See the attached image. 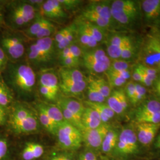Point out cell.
<instances>
[{
    "instance_id": "obj_23",
    "label": "cell",
    "mask_w": 160,
    "mask_h": 160,
    "mask_svg": "<svg viewBox=\"0 0 160 160\" xmlns=\"http://www.w3.org/2000/svg\"><path fill=\"white\" fill-rule=\"evenodd\" d=\"M81 19L92 23L103 29L108 28L110 26L112 20L98 15L97 14L86 12L84 10L82 12Z\"/></svg>"
},
{
    "instance_id": "obj_46",
    "label": "cell",
    "mask_w": 160,
    "mask_h": 160,
    "mask_svg": "<svg viewBox=\"0 0 160 160\" xmlns=\"http://www.w3.org/2000/svg\"><path fill=\"white\" fill-rule=\"evenodd\" d=\"M69 48L70 49L72 57L76 59L77 61L80 62L81 58H82V56L83 52L82 51V49L81 46L73 43L70 46H69Z\"/></svg>"
},
{
    "instance_id": "obj_8",
    "label": "cell",
    "mask_w": 160,
    "mask_h": 160,
    "mask_svg": "<svg viewBox=\"0 0 160 160\" xmlns=\"http://www.w3.org/2000/svg\"><path fill=\"white\" fill-rule=\"evenodd\" d=\"M1 45L6 55L12 59H18L24 55V45L22 39L18 37L5 36L1 40Z\"/></svg>"
},
{
    "instance_id": "obj_57",
    "label": "cell",
    "mask_w": 160,
    "mask_h": 160,
    "mask_svg": "<svg viewBox=\"0 0 160 160\" xmlns=\"http://www.w3.org/2000/svg\"><path fill=\"white\" fill-rule=\"evenodd\" d=\"M7 62V58L2 48L0 46V72L5 68Z\"/></svg>"
},
{
    "instance_id": "obj_60",
    "label": "cell",
    "mask_w": 160,
    "mask_h": 160,
    "mask_svg": "<svg viewBox=\"0 0 160 160\" xmlns=\"http://www.w3.org/2000/svg\"><path fill=\"white\" fill-rule=\"evenodd\" d=\"M71 56H72V55H71V53L70 49H69V47H67V48L63 49L62 51H60L59 59L61 60V59H62L71 57Z\"/></svg>"
},
{
    "instance_id": "obj_53",
    "label": "cell",
    "mask_w": 160,
    "mask_h": 160,
    "mask_svg": "<svg viewBox=\"0 0 160 160\" xmlns=\"http://www.w3.org/2000/svg\"><path fill=\"white\" fill-rule=\"evenodd\" d=\"M39 91H40V94L46 99L49 101H54L57 98V97L54 96V95L52 93V92L44 86L39 85Z\"/></svg>"
},
{
    "instance_id": "obj_61",
    "label": "cell",
    "mask_w": 160,
    "mask_h": 160,
    "mask_svg": "<svg viewBox=\"0 0 160 160\" xmlns=\"http://www.w3.org/2000/svg\"><path fill=\"white\" fill-rule=\"evenodd\" d=\"M51 160H71L68 157L64 155H58L52 158Z\"/></svg>"
},
{
    "instance_id": "obj_56",
    "label": "cell",
    "mask_w": 160,
    "mask_h": 160,
    "mask_svg": "<svg viewBox=\"0 0 160 160\" xmlns=\"http://www.w3.org/2000/svg\"><path fill=\"white\" fill-rule=\"evenodd\" d=\"M8 150V145L5 140L0 139V160L6 156Z\"/></svg>"
},
{
    "instance_id": "obj_35",
    "label": "cell",
    "mask_w": 160,
    "mask_h": 160,
    "mask_svg": "<svg viewBox=\"0 0 160 160\" xmlns=\"http://www.w3.org/2000/svg\"><path fill=\"white\" fill-rule=\"evenodd\" d=\"M77 35V26L76 24L74 23V26L72 28V29L71 30V31L68 33L65 38L63 39L62 42H61L59 43L57 45L58 49L59 50V51H62L63 49L70 46L71 44L74 43V40Z\"/></svg>"
},
{
    "instance_id": "obj_21",
    "label": "cell",
    "mask_w": 160,
    "mask_h": 160,
    "mask_svg": "<svg viewBox=\"0 0 160 160\" xmlns=\"http://www.w3.org/2000/svg\"><path fill=\"white\" fill-rule=\"evenodd\" d=\"M57 104L63 106L81 119L85 107L78 100L72 98H63L59 100Z\"/></svg>"
},
{
    "instance_id": "obj_38",
    "label": "cell",
    "mask_w": 160,
    "mask_h": 160,
    "mask_svg": "<svg viewBox=\"0 0 160 160\" xmlns=\"http://www.w3.org/2000/svg\"><path fill=\"white\" fill-rule=\"evenodd\" d=\"M130 64L129 62L126 61V60L123 59H113L111 62L110 68L108 71H125L129 70Z\"/></svg>"
},
{
    "instance_id": "obj_9",
    "label": "cell",
    "mask_w": 160,
    "mask_h": 160,
    "mask_svg": "<svg viewBox=\"0 0 160 160\" xmlns=\"http://www.w3.org/2000/svg\"><path fill=\"white\" fill-rule=\"evenodd\" d=\"M160 128L159 124L137 123L138 141L144 145H148L154 139Z\"/></svg>"
},
{
    "instance_id": "obj_11",
    "label": "cell",
    "mask_w": 160,
    "mask_h": 160,
    "mask_svg": "<svg viewBox=\"0 0 160 160\" xmlns=\"http://www.w3.org/2000/svg\"><path fill=\"white\" fill-rule=\"evenodd\" d=\"M107 104L115 114L123 113L128 106L125 92L122 90H117L112 92L108 98Z\"/></svg>"
},
{
    "instance_id": "obj_64",
    "label": "cell",
    "mask_w": 160,
    "mask_h": 160,
    "mask_svg": "<svg viewBox=\"0 0 160 160\" xmlns=\"http://www.w3.org/2000/svg\"><path fill=\"white\" fill-rule=\"evenodd\" d=\"M2 20H3V14H2V10L0 8V28H1L2 23Z\"/></svg>"
},
{
    "instance_id": "obj_30",
    "label": "cell",
    "mask_w": 160,
    "mask_h": 160,
    "mask_svg": "<svg viewBox=\"0 0 160 160\" xmlns=\"http://www.w3.org/2000/svg\"><path fill=\"white\" fill-rule=\"evenodd\" d=\"M51 22L44 17H39L36 18V21L33 23L27 30V34L29 36L35 37L40 31Z\"/></svg>"
},
{
    "instance_id": "obj_5",
    "label": "cell",
    "mask_w": 160,
    "mask_h": 160,
    "mask_svg": "<svg viewBox=\"0 0 160 160\" xmlns=\"http://www.w3.org/2000/svg\"><path fill=\"white\" fill-rule=\"evenodd\" d=\"M54 51V40L51 37L38 39L30 46L28 58L36 64L47 63L52 59Z\"/></svg>"
},
{
    "instance_id": "obj_36",
    "label": "cell",
    "mask_w": 160,
    "mask_h": 160,
    "mask_svg": "<svg viewBox=\"0 0 160 160\" xmlns=\"http://www.w3.org/2000/svg\"><path fill=\"white\" fill-rule=\"evenodd\" d=\"M12 97L10 90L2 82H0V105L6 108L11 103Z\"/></svg>"
},
{
    "instance_id": "obj_17",
    "label": "cell",
    "mask_w": 160,
    "mask_h": 160,
    "mask_svg": "<svg viewBox=\"0 0 160 160\" xmlns=\"http://www.w3.org/2000/svg\"><path fill=\"white\" fill-rule=\"evenodd\" d=\"M87 87V81L86 80L80 82L61 81L59 89L65 94L68 96H77L84 92Z\"/></svg>"
},
{
    "instance_id": "obj_49",
    "label": "cell",
    "mask_w": 160,
    "mask_h": 160,
    "mask_svg": "<svg viewBox=\"0 0 160 160\" xmlns=\"http://www.w3.org/2000/svg\"><path fill=\"white\" fill-rule=\"evenodd\" d=\"M125 92L126 94V97L129 98V100L132 103H133L135 94V82L132 81L129 82L126 85Z\"/></svg>"
},
{
    "instance_id": "obj_14",
    "label": "cell",
    "mask_w": 160,
    "mask_h": 160,
    "mask_svg": "<svg viewBox=\"0 0 160 160\" xmlns=\"http://www.w3.org/2000/svg\"><path fill=\"white\" fill-rule=\"evenodd\" d=\"M75 24L77 26L76 36L79 41L80 46L88 49L96 48L98 43L92 36V34L88 32L81 20Z\"/></svg>"
},
{
    "instance_id": "obj_26",
    "label": "cell",
    "mask_w": 160,
    "mask_h": 160,
    "mask_svg": "<svg viewBox=\"0 0 160 160\" xmlns=\"http://www.w3.org/2000/svg\"><path fill=\"white\" fill-rule=\"evenodd\" d=\"M119 135L118 132L110 129L104 138L101 146L102 151L104 153L108 154L116 148L118 143Z\"/></svg>"
},
{
    "instance_id": "obj_12",
    "label": "cell",
    "mask_w": 160,
    "mask_h": 160,
    "mask_svg": "<svg viewBox=\"0 0 160 160\" xmlns=\"http://www.w3.org/2000/svg\"><path fill=\"white\" fill-rule=\"evenodd\" d=\"M12 128L17 133H28L36 131L38 128V121L32 113L22 120L10 122Z\"/></svg>"
},
{
    "instance_id": "obj_59",
    "label": "cell",
    "mask_w": 160,
    "mask_h": 160,
    "mask_svg": "<svg viewBox=\"0 0 160 160\" xmlns=\"http://www.w3.org/2000/svg\"><path fill=\"white\" fill-rule=\"evenodd\" d=\"M7 113L4 107L0 105V125H4L6 122Z\"/></svg>"
},
{
    "instance_id": "obj_34",
    "label": "cell",
    "mask_w": 160,
    "mask_h": 160,
    "mask_svg": "<svg viewBox=\"0 0 160 160\" xmlns=\"http://www.w3.org/2000/svg\"><path fill=\"white\" fill-rule=\"evenodd\" d=\"M132 43L131 39L127 36L124 35H114L109 40L108 45L111 46H124Z\"/></svg>"
},
{
    "instance_id": "obj_39",
    "label": "cell",
    "mask_w": 160,
    "mask_h": 160,
    "mask_svg": "<svg viewBox=\"0 0 160 160\" xmlns=\"http://www.w3.org/2000/svg\"><path fill=\"white\" fill-rule=\"evenodd\" d=\"M10 17L12 23L16 26H23L32 21L28 17H26L12 10Z\"/></svg>"
},
{
    "instance_id": "obj_58",
    "label": "cell",
    "mask_w": 160,
    "mask_h": 160,
    "mask_svg": "<svg viewBox=\"0 0 160 160\" xmlns=\"http://www.w3.org/2000/svg\"><path fill=\"white\" fill-rule=\"evenodd\" d=\"M132 76L133 80L134 81H135L137 82H141L142 78V75L141 71L138 67L134 69Z\"/></svg>"
},
{
    "instance_id": "obj_55",
    "label": "cell",
    "mask_w": 160,
    "mask_h": 160,
    "mask_svg": "<svg viewBox=\"0 0 160 160\" xmlns=\"http://www.w3.org/2000/svg\"><path fill=\"white\" fill-rule=\"evenodd\" d=\"M78 160H98L96 154L91 151H87L82 152L79 156Z\"/></svg>"
},
{
    "instance_id": "obj_45",
    "label": "cell",
    "mask_w": 160,
    "mask_h": 160,
    "mask_svg": "<svg viewBox=\"0 0 160 160\" xmlns=\"http://www.w3.org/2000/svg\"><path fill=\"white\" fill-rule=\"evenodd\" d=\"M74 26V23L69 25L68 27H66L63 29L60 30L57 33L55 34V42L57 45L63 40V39L65 38V36L68 34V33L71 31V30L72 29Z\"/></svg>"
},
{
    "instance_id": "obj_41",
    "label": "cell",
    "mask_w": 160,
    "mask_h": 160,
    "mask_svg": "<svg viewBox=\"0 0 160 160\" xmlns=\"http://www.w3.org/2000/svg\"><path fill=\"white\" fill-rule=\"evenodd\" d=\"M137 67L139 69L142 75L151 80L152 82H154L155 80L157 79L158 72L154 69L145 66L142 64L139 65Z\"/></svg>"
},
{
    "instance_id": "obj_3",
    "label": "cell",
    "mask_w": 160,
    "mask_h": 160,
    "mask_svg": "<svg viewBox=\"0 0 160 160\" xmlns=\"http://www.w3.org/2000/svg\"><path fill=\"white\" fill-rule=\"evenodd\" d=\"M82 61L87 69L97 74L106 72L111 63L110 58L101 48H94L84 52Z\"/></svg>"
},
{
    "instance_id": "obj_37",
    "label": "cell",
    "mask_w": 160,
    "mask_h": 160,
    "mask_svg": "<svg viewBox=\"0 0 160 160\" xmlns=\"http://www.w3.org/2000/svg\"><path fill=\"white\" fill-rule=\"evenodd\" d=\"M31 113L32 112L25 108H23L22 106L17 107L12 112L11 116L10 122L24 119L28 117Z\"/></svg>"
},
{
    "instance_id": "obj_13",
    "label": "cell",
    "mask_w": 160,
    "mask_h": 160,
    "mask_svg": "<svg viewBox=\"0 0 160 160\" xmlns=\"http://www.w3.org/2000/svg\"><path fill=\"white\" fill-rule=\"evenodd\" d=\"M81 123L83 126V130L96 129L103 124L97 112L91 108L87 106L81 117Z\"/></svg>"
},
{
    "instance_id": "obj_51",
    "label": "cell",
    "mask_w": 160,
    "mask_h": 160,
    "mask_svg": "<svg viewBox=\"0 0 160 160\" xmlns=\"http://www.w3.org/2000/svg\"><path fill=\"white\" fill-rule=\"evenodd\" d=\"M135 51V46L133 43H132L130 45L127 46L126 48L123 50V51L121 55L120 59L126 60V59H130L134 55Z\"/></svg>"
},
{
    "instance_id": "obj_33",
    "label": "cell",
    "mask_w": 160,
    "mask_h": 160,
    "mask_svg": "<svg viewBox=\"0 0 160 160\" xmlns=\"http://www.w3.org/2000/svg\"><path fill=\"white\" fill-rule=\"evenodd\" d=\"M93 84L97 88L98 92H100L103 97L108 98L111 94V87L108 81L103 78L91 79Z\"/></svg>"
},
{
    "instance_id": "obj_4",
    "label": "cell",
    "mask_w": 160,
    "mask_h": 160,
    "mask_svg": "<svg viewBox=\"0 0 160 160\" xmlns=\"http://www.w3.org/2000/svg\"><path fill=\"white\" fill-rule=\"evenodd\" d=\"M56 135L60 146L65 149H77L82 142V132L66 121L59 125Z\"/></svg>"
},
{
    "instance_id": "obj_50",
    "label": "cell",
    "mask_w": 160,
    "mask_h": 160,
    "mask_svg": "<svg viewBox=\"0 0 160 160\" xmlns=\"http://www.w3.org/2000/svg\"><path fill=\"white\" fill-rule=\"evenodd\" d=\"M22 157L24 160H33L35 159L31 142L26 143L25 148L23 149Z\"/></svg>"
},
{
    "instance_id": "obj_22",
    "label": "cell",
    "mask_w": 160,
    "mask_h": 160,
    "mask_svg": "<svg viewBox=\"0 0 160 160\" xmlns=\"http://www.w3.org/2000/svg\"><path fill=\"white\" fill-rule=\"evenodd\" d=\"M37 107L42 109L50 117V118L57 123L58 125L61 124L63 121H65L61 110L58 107L57 104L55 105L52 104L40 103Z\"/></svg>"
},
{
    "instance_id": "obj_54",
    "label": "cell",
    "mask_w": 160,
    "mask_h": 160,
    "mask_svg": "<svg viewBox=\"0 0 160 160\" xmlns=\"http://www.w3.org/2000/svg\"><path fill=\"white\" fill-rule=\"evenodd\" d=\"M31 145L33 149L34 158H38L40 157L44 152V149L42 145L39 143L31 142Z\"/></svg>"
},
{
    "instance_id": "obj_15",
    "label": "cell",
    "mask_w": 160,
    "mask_h": 160,
    "mask_svg": "<svg viewBox=\"0 0 160 160\" xmlns=\"http://www.w3.org/2000/svg\"><path fill=\"white\" fill-rule=\"evenodd\" d=\"M39 85L49 89L55 97H57L59 90V82L56 74L52 71H46L40 75Z\"/></svg>"
},
{
    "instance_id": "obj_16",
    "label": "cell",
    "mask_w": 160,
    "mask_h": 160,
    "mask_svg": "<svg viewBox=\"0 0 160 160\" xmlns=\"http://www.w3.org/2000/svg\"><path fill=\"white\" fill-rule=\"evenodd\" d=\"M142 9L147 20H155L160 16V0L142 1Z\"/></svg>"
},
{
    "instance_id": "obj_10",
    "label": "cell",
    "mask_w": 160,
    "mask_h": 160,
    "mask_svg": "<svg viewBox=\"0 0 160 160\" xmlns=\"http://www.w3.org/2000/svg\"><path fill=\"white\" fill-rule=\"evenodd\" d=\"M41 11L45 17L51 19H62L67 14L59 0H48L41 6Z\"/></svg>"
},
{
    "instance_id": "obj_2",
    "label": "cell",
    "mask_w": 160,
    "mask_h": 160,
    "mask_svg": "<svg viewBox=\"0 0 160 160\" xmlns=\"http://www.w3.org/2000/svg\"><path fill=\"white\" fill-rule=\"evenodd\" d=\"M142 65L160 71V34L152 32L145 37L141 51Z\"/></svg>"
},
{
    "instance_id": "obj_31",
    "label": "cell",
    "mask_w": 160,
    "mask_h": 160,
    "mask_svg": "<svg viewBox=\"0 0 160 160\" xmlns=\"http://www.w3.org/2000/svg\"><path fill=\"white\" fill-rule=\"evenodd\" d=\"M87 95L89 102L93 103H104L106 98L98 92L91 79L89 81L88 85L87 86Z\"/></svg>"
},
{
    "instance_id": "obj_32",
    "label": "cell",
    "mask_w": 160,
    "mask_h": 160,
    "mask_svg": "<svg viewBox=\"0 0 160 160\" xmlns=\"http://www.w3.org/2000/svg\"><path fill=\"white\" fill-rule=\"evenodd\" d=\"M82 23H83L86 29L88 32L92 34V36L95 39L98 43L102 42L104 38V33L103 29L92 23L88 22L82 19L81 20Z\"/></svg>"
},
{
    "instance_id": "obj_42",
    "label": "cell",
    "mask_w": 160,
    "mask_h": 160,
    "mask_svg": "<svg viewBox=\"0 0 160 160\" xmlns=\"http://www.w3.org/2000/svg\"><path fill=\"white\" fill-rule=\"evenodd\" d=\"M135 94L133 103V104H136L139 102L142 101L146 96L147 90L144 86L139 84L138 83H135Z\"/></svg>"
},
{
    "instance_id": "obj_19",
    "label": "cell",
    "mask_w": 160,
    "mask_h": 160,
    "mask_svg": "<svg viewBox=\"0 0 160 160\" xmlns=\"http://www.w3.org/2000/svg\"><path fill=\"white\" fill-rule=\"evenodd\" d=\"M85 104L87 107L91 108L97 112L103 123H108L109 120L114 117V112L109 108L107 103H93L86 101Z\"/></svg>"
},
{
    "instance_id": "obj_7",
    "label": "cell",
    "mask_w": 160,
    "mask_h": 160,
    "mask_svg": "<svg viewBox=\"0 0 160 160\" xmlns=\"http://www.w3.org/2000/svg\"><path fill=\"white\" fill-rule=\"evenodd\" d=\"M110 129L108 123H103L96 129L83 130L82 131V142L89 148H100L104 138Z\"/></svg>"
},
{
    "instance_id": "obj_6",
    "label": "cell",
    "mask_w": 160,
    "mask_h": 160,
    "mask_svg": "<svg viewBox=\"0 0 160 160\" xmlns=\"http://www.w3.org/2000/svg\"><path fill=\"white\" fill-rule=\"evenodd\" d=\"M138 141L137 135L133 130L123 129L119 135L116 149L122 155L134 154L137 151Z\"/></svg>"
},
{
    "instance_id": "obj_27",
    "label": "cell",
    "mask_w": 160,
    "mask_h": 160,
    "mask_svg": "<svg viewBox=\"0 0 160 160\" xmlns=\"http://www.w3.org/2000/svg\"><path fill=\"white\" fill-rule=\"evenodd\" d=\"M12 11L18 12L23 16L28 17L31 20L34 19L36 16L37 10L36 7L26 2H18L13 7Z\"/></svg>"
},
{
    "instance_id": "obj_24",
    "label": "cell",
    "mask_w": 160,
    "mask_h": 160,
    "mask_svg": "<svg viewBox=\"0 0 160 160\" xmlns=\"http://www.w3.org/2000/svg\"><path fill=\"white\" fill-rule=\"evenodd\" d=\"M61 81L80 82L86 80L83 73L76 68H63L60 71Z\"/></svg>"
},
{
    "instance_id": "obj_1",
    "label": "cell",
    "mask_w": 160,
    "mask_h": 160,
    "mask_svg": "<svg viewBox=\"0 0 160 160\" xmlns=\"http://www.w3.org/2000/svg\"><path fill=\"white\" fill-rule=\"evenodd\" d=\"M8 74L10 83L18 93L28 95L33 92L36 84V75L29 65L20 63L12 66Z\"/></svg>"
},
{
    "instance_id": "obj_18",
    "label": "cell",
    "mask_w": 160,
    "mask_h": 160,
    "mask_svg": "<svg viewBox=\"0 0 160 160\" xmlns=\"http://www.w3.org/2000/svg\"><path fill=\"white\" fill-rule=\"evenodd\" d=\"M110 6L111 3L109 1H94L87 6L84 10L112 20Z\"/></svg>"
},
{
    "instance_id": "obj_40",
    "label": "cell",
    "mask_w": 160,
    "mask_h": 160,
    "mask_svg": "<svg viewBox=\"0 0 160 160\" xmlns=\"http://www.w3.org/2000/svg\"><path fill=\"white\" fill-rule=\"evenodd\" d=\"M137 123H146L152 124L160 123V113L148 114L135 118Z\"/></svg>"
},
{
    "instance_id": "obj_63",
    "label": "cell",
    "mask_w": 160,
    "mask_h": 160,
    "mask_svg": "<svg viewBox=\"0 0 160 160\" xmlns=\"http://www.w3.org/2000/svg\"><path fill=\"white\" fill-rule=\"evenodd\" d=\"M155 147L158 148H160V135L157 139V141H156V143H155Z\"/></svg>"
},
{
    "instance_id": "obj_52",
    "label": "cell",
    "mask_w": 160,
    "mask_h": 160,
    "mask_svg": "<svg viewBox=\"0 0 160 160\" xmlns=\"http://www.w3.org/2000/svg\"><path fill=\"white\" fill-rule=\"evenodd\" d=\"M107 74L113 75L116 76H118L122 78L128 80L131 76V72L129 70H125V71H108L106 72Z\"/></svg>"
},
{
    "instance_id": "obj_25",
    "label": "cell",
    "mask_w": 160,
    "mask_h": 160,
    "mask_svg": "<svg viewBox=\"0 0 160 160\" xmlns=\"http://www.w3.org/2000/svg\"><path fill=\"white\" fill-rule=\"evenodd\" d=\"M160 113V102L152 100L143 103L136 112L135 118L148 114Z\"/></svg>"
},
{
    "instance_id": "obj_62",
    "label": "cell",
    "mask_w": 160,
    "mask_h": 160,
    "mask_svg": "<svg viewBox=\"0 0 160 160\" xmlns=\"http://www.w3.org/2000/svg\"><path fill=\"white\" fill-rule=\"evenodd\" d=\"M155 90L156 92L157 93V94L158 96L160 95V78L156 82V85H155Z\"/></svg>"
},
{
    "instance_id": "obj_28",
    "label": "cell",
    "mask_w": 160,
    "mask_h": 160,
    "mask_svg": "<svg viewBox=\"0 0 160 160\" xmlns=\"http://www.w3.org/2000/svg\"><path fill=\"white\" fill-rule=\"evenodd\" d=\"M38 116L41 124L48 132L53 135H56L59 125L55 123L46 113L39 108L37 107Z\"/></svg>"
},
{
    "instance_id": "obj_44",
    "label": "cell",
    "mask_w": 160,
    "mask_h": 160,
    "mask_svg": "<svg viewBox=\"0 0 160 160\" xmlns=\"http://www.w3.org/2000/svg\"><path fill=\"white\" fill-rule=\"evenodd\" d=\"M108 78V83L110 87H119L120 86L124 85L126 84L127 80L119 77L118 76H116L113 75L107 74Z\"/></svg>"
},
{
    "instance_id": "obj_43",
    "label": "cell",
    "mask_w": 160,
    "mask_h": 160,
    "mask_svg": "<svg viewBox=\"0 0 160 160\" xmlns=\"http://www.w3.org/2000/svg\"><path fill=\"white\" fill-rule=\"evenodd\" d=\"M55 26L51 23L40 31L38 34L36 35L34 38H36L38 40L40 39L51 37L52 33L55 32Z\"/></svg>"
},
{
    "instance_id": "obj_47",
    "label": "cell",
    "mask_w": 160,
    "mask_h": 160,
    "mask_svg": "<svg viewBox=\"0 0 160 160\" xmlns=\"http://www.w3.org/2000/svg\"><path fill=\"white\" fill-rule=\"evenodd\" d=\"M60 61L63 68H75L80 63V62L75 59L72 56L61 59Z\"/></svg>"
},
{
    "instance_id": "obj_20",
    "label": "cell",
    "mask_w": 160,
    "mask_h": 160,
    "mask_svg": "<svg viewBox=\"0 0 160 160\" xmlns=\"http://www.w3.org/2000/svg\"><path fill=\"white\" fill-rule=\"evenodd\" d=\"M139 9L111 10L112 17L122 24H128L134 21L138 16Z\"/></svg>"
},
{
    "instance_id": "obj_48",
    "label": "cell",
    "mask_w": 160,
    "mask_h": 160,
    "mask_svg": "<svg viewBox=\"0 0 160 160\" xmlns=\"http://www.w3.org/2000/svg\"><path fill=\"white\" fill-rule=\"evenodd\" d=\"M63 9L72 10L80 5L82 2L80 0H59Z\"/></svg>"
},
{
    "instance_id": "obj_29",
    "label": "cell",
    "mask_w": 160,
    "mask_h": 160,
    "mask_svg": "<svg viewBox=\"0 0 160 160\" xmlns=\"http://www.w3.org/2000/svg\"><path fill=\"white\" fill-rule=\"evenodd\" d=\"M57 105L61 110V112L63 114V118H64L65 121L69 123L76 127L81 131H82L83 126H82V123H81V119L79 118H78L74 113H72L71 112H70L67 108H65L63 106L58 104Z\"/></svg>"
}]
</instances>
